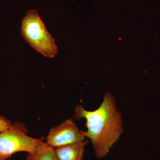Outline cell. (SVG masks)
<instances>
[{
  "label": "cell",
  "mask_w": 160,
  "mask_h": 160,
  "mask_svg": "<svg viewBox=\"0 0 160 160\" xmlns=\"http://www.w3.org/2000/svg\"><path fill=\"white\" fill-rule=\"evenodd\" d=\"M25 160H58L54 149L44 142L34 151L27 153Z\"/></svg>",
  "instance_id": "obj_6"
},
{
  "label": "cell",
  "mask_w": 160,
  "mask_h": 160,
  "mask_svg": "<svg viewBox=\"0 0 160 160\" xmlns=\"http://www.w3.org/2000/svg\"><path fill=\"white\" fill-rule=\"evenodd\" d=\"M77 119L86 120L85 137L91 141L96 156L106 157L122 134V117L118 110L114 97L109 92L104 95L102 104L93 111H88L78 105L73 115Z\"/></svg>",
  "instance_id": "obj_1"
},
{
  "label": "cell",
  "mask_w": 160,
  "mask_h": 160,
  "mask_svg": "<svg viewBox=\"0 0 160 160\" xmlns=\"http://www.w3.org/2000/svg\"><path fill=\"white\" fill-rule=\"evenodd\" d=\"M27 128L23 123L15 122L7 130L0 132V160H6L21 152L34 151L44 142L43 139L27 135Z\"/></svg>",
  "instance_id": "obj_3"
},
{
  "label": "cell",
  "mask_w": 160,
  "mask_h": 160,
  "mask_svg": "<svg viewBox=\"0 0 160 160\" xmlns=\"http://www.w3.org/2000/svg\"><path fill=\"white\" fill-rule=\"evenodd\" d=\"M12 124L10 120L3 116H0V132L7 130L11 127Z\"/></svg>",
  "instance_id": "obj_7"
},
{
  "label": "cell",
  "mask_w": 160,
  "mask_h": 160,
  "mask_svg": "<svg viewBox=\"0 0 160 160\" xmlns=\"http://www.w3.org/2000/svg\"><path fill=\"white\" fill-rule=\"evenodd\" d=\"M22 36L30 46L46 58H53L58 53L55 41L35 9L29 10L22 20Z\"/></svg>",
  "instance_id": "obj_2"
},
{
  "label": "cell",
  "mask_w": 160,
  "mask_h": 160,
  "mask_svg": "<svg viewBox=\"0 0 160 160\" xmlns=\"http://www.w3.org/2000/svg\"><path fill=\"white\" fill-rule=\"evenodd\" d=\"M89 141L84 140L55 148L58 160H84L85 148Z\"/></svg>",
  "instance_id": "obj_5"
},
{
  "label": "cell",
  "mask_w": 160,
  "mask_h": 160,
  "mask_svg": "<svg viewBox=\"0 0 160 160\" xmlns=\"http://www.w3.org/2000/svg\"><path fill=\"white\" fill-rule=\"evenodd\" d=\"M84 131L79 129L72 119H68L52 128L46 138V143L55 149L85 140Z\"/></svg>",
  "instance_id": "obj_4"
}]
</instances>
